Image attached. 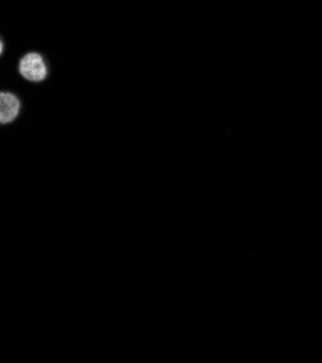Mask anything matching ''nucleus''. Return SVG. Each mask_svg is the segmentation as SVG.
Returning <instances> with one entry per match:
<instances>
[{"mask_svg":"<svg viewBox=\"0 0 322 363\" xmlns=\"http://www.w3.org/2000/svg\"><path fill=\"white\" fill-rule=\"evenodd\" d=\"M18 72L29 83H42L48 77V65L40 52H26L18 62Z\"/></svg>","mask_w":322,"mask_h":363,"instance_id":"1","label":"nucleus"},{"mask_svg":"<svg viewBox=\"0 0 322 363\" xmlns=\"http://www.w3.org/2000/svg\"><path fill=\"white\" fill-rule=\"evenodd\" d=\"M21 108L22 103L16 94L2 91V94H0V123L9 125L15 122L21 115Z\"/></svg>","mask_w":322,"mask_h":363,"instance_id":"2","label":"nucleus"}]
</instances>
